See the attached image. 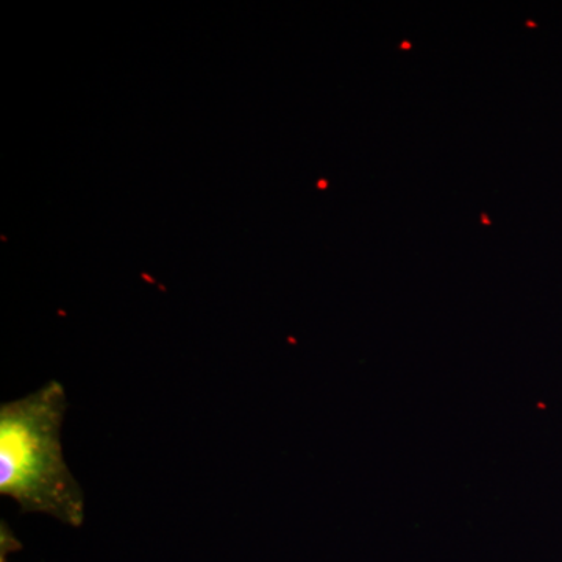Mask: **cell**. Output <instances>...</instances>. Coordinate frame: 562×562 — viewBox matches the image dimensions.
<instances>
[{"instance_id":"1","label":"cell","mask_w":562,"mask_h":562,"mask_svg":"<svg viewBox=\"0 0 562 562\" xmlns=\"http://www.w3.org/2000/svg\"><path fill=\"white\" fill-rule=\"evenodd\" d=\"M65 387L47 383L0 406V494L25 513H43L70 527L85 520V497L61 450Z\"/></svg>"}]
</instances>
